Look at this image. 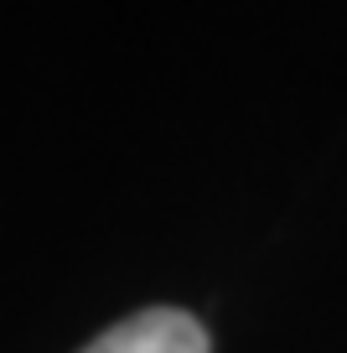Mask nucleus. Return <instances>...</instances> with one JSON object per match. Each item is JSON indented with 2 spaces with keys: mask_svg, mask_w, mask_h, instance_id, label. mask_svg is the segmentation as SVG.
Masks as SVG:
<instances>
[{
  "mask_svg": "<svg viewBox=\"0 0 347 353\" xmlns=\"http://www.w3.org/2000/svg\"><path fill=\"white\" fill-rule=\"evenodd\" d=\"M83 353H207V332L197 317L176 307H145L135 317L114 322Z\"/></svg>",
  "mask_w": 347,
  "mask_h": 353,
  "instance_id": "nucleus-1",
  "label": "nucleus"
}]
</instances>
